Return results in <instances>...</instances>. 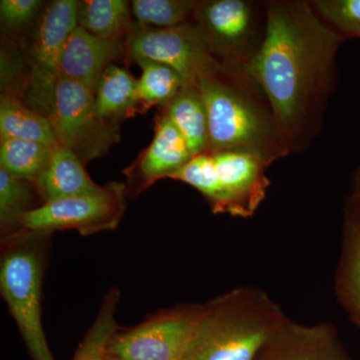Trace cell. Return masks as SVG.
<instances>
[{
	"label": "cell",
	"instance_id": "14",
	"mask_svg": "<svg viewBox=\"0 0 360 360\" xmlns=\"http://www.w3.org/2000/svg\"><path fill=\"white\" fill-rule=\"evenodd\" d=\"M44 202L94 193L101 189L84 169V162L61 144L52 148L51 160L33 184Z\"/></svg>",
	"mask_w": 360,
	"mask_h": 360
},
{
	"label": "cell",
	"instance_id": "4",
	"mask_svg": "<svg viewBox=\"0 0 360 360\" xmlns=\"http://www.w3.org/2000/svg\"><path fill=\"white\" fill-rule=\"evenodd\" d=\"M224 73V72H222ZM217 75L198 79L208 120V150L253 149L276 160L288 146L274 118Z\"/></svg>",
	"mask_w": 360,
	"mask_h": 360
},
{
	"label": "cell",
	"instance_id": "27",
	"mask_svg": "<svg viewBox=\"0 0 360 360\" xmlns=\"http://www.w3.org/2000/svg\"><path fill=\"white\" fill-rule=\"evenodd\" d=\"M348 257V291L355 309L360 315V229L352 227Z\"/></svg>",
	"mask_w": 360,
	"mask_h": 360
},
{
	"label": "cell",
	"instance_id": "20",
	"mask_svg": "<svg viewBox=\"0 0 360 360\" xmlns=\"http://www.w3.org/2000/svg\"><path fill=\"white\" fill-rule=\"evenodd\" d=\"M141 66L142 73L137 84L139 112L151 106L167 108L186 84L184 78L169 66L146 58L134 59Z\"/></svg>",
	"mask_w": 360,
	"mask_h": 360
},
{
	"label": "cell",
	"instance_id": "26",
	"mask_svg": "<svg viewBox=\"0 0 360 360\" xmlns=\"http://www.w3.org/2000/svg\"><path fill=\"white\" fill-rule=\"evenodd\" d=\"M42 6L40 0H1L0 16L9 27L20 28L28 25Z\"/></svg>",
	"mask_w": 360,
	"mask_h": 360
},
{
	"label": "cell",
	"instance_id": "5",
	"mask_svg": "<svg viewBox=\"0 0 360 360\" xmlns=\"http://www.w3.org/2000/svg\"><path fill=\"white\" fill-rule=\"evenodd\" d=\"M32 96L33 110L49 120L58 143L82 162L103 155L117 139L115 127L97 115L94 92L79 82L58 75L45 86H32Z\"/></svg>",
	"mask_w": 360,
	"mask_h": 360
},
{
	"label": "cell",
	"instance_id": "23",
	"mask_svg": "<svg viewBox=\"0 0 360 360\" xmlns=\"http://www.w3.org/2000/svg\"><path fill=\"white\" fill-rule=\"evenodd\" d=\"M120 296L117 288H111L104 296L96 321L90 326L72 360H104L110 341L117 333L115 314Z\"/></svg>",
	"mask_w": 360,
	"mask_h": 360
},
{
	"label": "cell",
	"instance_id": "12",
	"mask_svg": "<svg viewBox=\"0 0 360 360\" xmlns=\"http://www.w3.org/2000/svg\"><path fill=\"white\" fill-rule=\"evenodd\" d=\"M125 45L120 39H104L77 26L61 52L58 75L75 80L96 94L103 70L120 58Z\"/></svg>",
	"mask_w": 360,
	"mask_h": 360
},
{
	"label": "cell",
	"instance_id": "17",
	"mask_svg": "<svg viewBox=\"0 0 360 360\" xmlns=\"http://www.w3.org/2000/svg\"><path fill=\"white\" fill-rule=\"evenodd\" d=\"M257 360H345L328 335L319 329H296L274 336Z\"/></svg>",
	"mask_w": 360,
	"mask_h": 360
},
{
	"label": "cell",
	"instance_id": "10",
	"mask_svg": "<svg viewBox=\"0 0 360 360\" xmlns=\"http://www.w3.org/2000/svg\"><path fill=\"white\" fill-rule=\"evenodd\" d=\"M193 13L212 53L246 72L252 59L248 49L255 32L250 4L243 0L198 2Z\"/></svg>",
	"mask_w": 360,
	"mask_h": 360
},
{
	"label": "cell",
	"instance_id": "15",
	"mask_svg": "<svg viewBox=\"0 0 360 360\" xmlns=\"http://www.w3.org/2000/svg\"><path fill=\"white\" fill-rule=\"evenodd\" d=\"M165 108V115L182 135L193 156L208 150L207 112L198 84L184 85Z\"/></svg>",
	"mask_w": 360,
	"mask_h": 360
},
{
	"label": "cell",
	"instance_id": "1",
	"mask_svg": "<svg viewBox=\"0 0 360 360\" xmlns=\"http://www.w3.org/2000/svg\"><path fill=\"white\" fill-rule=\"evenodd\" d=\"M340 41L304 2L269 6L264 39L246 75L264 90L284 139L292 136L326 86Z\"/></svg>",
	"mask_w": 360,
	"mask_h": 360
},
{
	"label": "cell",
	"instance_id": "18",
	"mask_svg": "<svg viewBox=\"0 0 360 360\" xmlns=\"http://www.w3.org/2000/svg\"><path fill=\"white\" fill-rule=\"evenodd\" d=\"M0 135L51 146L58 144L49 120L11 96H2L0 101Z\"/></svg>",
	"mask_w": 360,
	"mask_h": 360
},
{
	"label": "cell",
	"instance_id": "29",
	"mask_svg": "<svg viewBox=\"0 0 360 360\" xmlns=\"http://www.w3.org/2000/svg\"><path fill=\"white\" fill-rule=\"evenodd\" d=\"M186 360H187V359H186Z\"/></svg>",
	"mask_w": 360,
	"mask_h": 360
},
{
	"label": "cell",
	"instance_id": "6",
	"mask_svg": "<svg viewBox=\"0 0 360 360\" xmlns=\"http://www.w3.org/2000/svg\"><path fill=\"white\" fill-rule=\"evenodd\" d=\"M276 333L262 310L245 307L239 295L224 296L206 307L187 360H257Z\"/></svg>",
	"mask_w": 360,
	"mask_h": 360
},
{
	"label": "cell",
	"instance_id": "16",
	"mask_svg": "<svg viewBox=\"0 0 360 360\" xmlns=\"http://www.w3.org/2000/svg\"><path fill=\"white\" fill-rule=\"evenodd\" d=\"M137 84L139 80L124 68L113 63L108 65L99 78L94 94L97 115L104 122H111L139 112Z\"/></svg>",
	"mask_w": 360,
	"mask_h": 360
},
{
	"label": "cell",
	"instance_id": "25",
	"mask_svg": "<svg viewBox=\"0 0 360 360\" xmlns=\"http://www.w3.org/2000/svg\"><path fill=\"white\" fill-rule=\"evenodd\" d=\"M314 6L340 32L360 39V0H319Z\"/></svg>",
	"mask_w": 360,
	"mask_h": 360
},
{
	"label": "cell",
	"instance_id": "24",
	"mask_svg": "<svg viewBox=\"0 0 360 360\" xmlns=\"http://www.w3.org/2000/svg\"><path fill=\"white\" fill-rule=\"evenodd\" d=\"M198 4L191 0H134L131 8L141 25L167 28L186 23Z\"/></svg>",
	"mask_w": 360,
	"mask_h": 360
},
{
	"label": "cell",
	"instance_id": "3",
	"mask_svg": "<svg viewBox=\"0 0 360 360\" xmlns=\"http://www.w3.org/2000/svg\"><path fill=\"white\" fill-rule=\"evenodd\" d=\"M45 236L22 229L4 239L0 262L1 295L32 360H56L41 321Z\"/></svg>",
	"mask_w": 360,
	"mask_h": 360
},
{
	"label": "cell",
	"instance_id": "13",
	"mask_svg": "<svg viewBox=\"0 0 360 360\" xmlns=\"http://www.w3.org/2000/svg\"><path fill=\"white\" fill-rule=\"evenodd\" d=\"M193 158L182 135L163 113L156 122L153 142L129 174L130 188L139 193L158 180L170 179Z\"/></svg>",
	"mask_w": 360,
	"mask_h": 360
},
{
	"label": "cell",
	"instance_id": "8",
	"mask_svg": "<svg viewBox=\"0 0 360 360\" xmlns=\"http://www.w3.org/2000/svg\"><path fill=\"white\" fill-rule=\"evenodd\" d=\"M125 191L124 184L110 182L94 193L44 202L25 213L21 229L45 234L72 229L84 236L112 231L124 214Z\"/></svg>",
	"mask_w": 360,
	"mask_h": 360
},
{
	"label": "cell",
	"instance_id": "11",
	"mask_svg": "<svg viewBox=\"0 0 360 360\" xmlns=\"http://www.w3.org/2000/svg\"><path fill=\"white\" fill-rule=\"evenodd\" d=\"M79 1L56 0L40 16L28 54L32 63L33 85H45L58 75L61 52L78 26Z\"/></svg>",
	"mask_w": 360,
	"mask_h": 360
},
{
	"label": "cell",
	"instance_id": "2",
	"mask_svg": "<svg viewBox=\"0 0 360 360\" xmlns=\"http://www.w3.org/2000/svg\"><path fill=\"white\" fill-rule=\"evenodd\" d=\"M274 160L253 149L205 151L193 156L170 179L198 189L213 212L248 217L266 195L270 181L265 170Z\"/></svg>",
	"mask_w": 360,
	"mask_h": 360
},
{
	"label": "cell",
	"instance_id": "19",
	"mask_svg": "<svg viewBox=\"0 0 360 360\" xmlns=\"http://www.w3.org/2000/svg\"><path fill=\"white\" fill-rule=\"evenodd\" d=\"M78 26L104 39H120L129 30V2L124 0L79 1Z\"/></svg>",
	"mask_w": 360,
	"mask_h": 360
},
{
	"label": "cell",
	"instance_id": "7",
	"mask_svg": "<svg viewBox=\"0 0 360 360\" xmlns=\"http://www.w3.org/2000/svg\"><path fill=\"white\" fill-rule=\"evenodd\" d=\"M206 307L162 310L139 326L116 333L108 354L122 360H186Z\"/></svg>",
	"mask_w": 360,
	"mask_h": 360
},
{
	"label": "cell",
	"instance_id": "21",
	"mask_svg": "<svg viewBox=\"0 0 360 360\" xmlns=\"http://www.w3.org/2000/svg\"><path fill=\"white\" fill-rule=\"evenodd\" d=\"M53 146L18 139H1L0 168L34 184L49 165Z\"/></svg>",
	"mask_w": 360,
	"mask_h": 360
},
{
	"label": "cell",
	"instance_id": "28",
	"mask_svg": "<svg viewBox=\"0 0 360 360\" xmlns=\"http://www.w3.org/2000/svg\"><path fill=\"white\" fill-rule=\"evenodd\" d=\"M104 360H122V359H117V357L113 356V355H111L110 354H106L105 357H104Z\"/></svg>",
	"mask_w": 360,
	"mask_h": 360
},
{
	"label": "cell",
	"instance_id": "9",
	"mask_svg": "<svg viewBox=\"0 0 360 360\" xmlns=\"http://www.w3.org/2000/svg\"><path fill=\"white\" fill-rule=\"evenodd\" d=\"M125 51L131 58L149 59L174 68L186 84H198L203 75L225 71L213 58L200 28L187 23L167 28H131Z\"/></svg>",
	"mask_w": 360,
	"mask_h": 360
},
{
	"label": "cell",
	"instance_id": "22",
	"mask_svg": "<svg viewBox=\"0 0 360 360\" xmlns=\"http://www.w3.org/2000/svg\"><path fill=\"white\" fill-rule=\"evenodd\" d=\"M27 180L18 179L0 168V229L2 240L22 231L21 219L33 208Z\"/></svg>",
	"mask_w": 360,
	"mask_h": 360
}]
</instances>
